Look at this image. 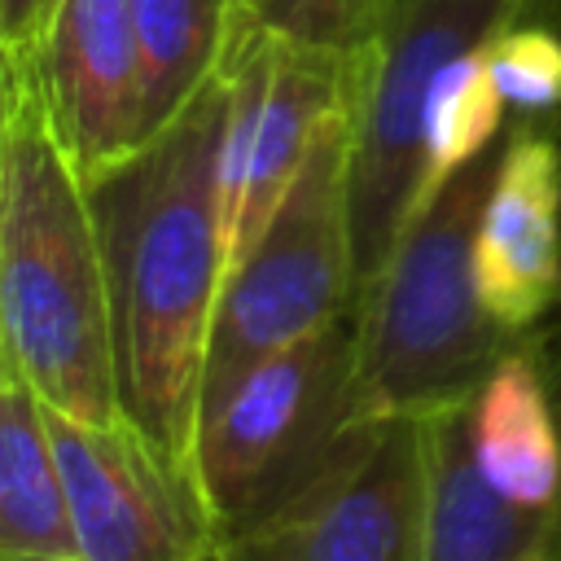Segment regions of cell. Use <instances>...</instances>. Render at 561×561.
<instances>
[{
  "label": "cell",
  "instance_id": "cell-1",
  "mask_svg": "<svg viewBox=\"0 0 561 561\" xmlns=\"http://www.w3.org/2000/svg\"><path fill=\"white\" fill-rule=\"evenodd\" d=\"M228 75L127 158L88 180L114 324L123 416L197 486L202 373L228 276L224 232Z\"/></svg>",
  "mask_w": 561,
  "mask_h": 561
},
{
  "label": "cell",
  "instance_id": "cell-2",
  "mask_svg": "<svg viewBox=\"0 0 561 561\" xmlns=\"http://www.w3.org/2000/svg\"><path fill=\"white\" fill-rule=\"evenodd\" d=\"M0 364L83 421H123L92 188L39 70L0 53Z\"/></svg>",
  "mask_w": 561,
  "mask_h": 561
},
{
  "label": "cell",
  "instance_id": "cell-3",
  "mask_svg": "<svg viewBox=\"0 0 561 561\" xmlns=\"http://www.w3.org/2000/svg\"><path fill=\"white\" fill-rule=\"evenodd\" d=\"M500 149L460 167L403 224L355 307V390L373 421L425 416L469 399L526 337L491 316L478 289V215Z\"/></svg>",
  "mask_w": 561,
  "mask_h": 561
},
{
  "label": "cell",
  "instance_id": "cell-4",
  "mask_svg": "<svg viewBox=\"0 0 561 561\" xmlns=\"http://www.w3.org/2000/svg\"><path fill=\"white\" fill-rule=\"evenodd\" d=\"M381 425L355 390V316L250 368L197 430V491L219 543L346 473Z\"/></svg>",
  "mask_w": 561,
  "mask_h": 561
},
{
  "label": "cell",
  "instance_id": "cell-5",
  "mask_svg": "<svg viewBox=\"0 0 561 561\" xmlns=\"http://www.w3.org/2000/svg\"><path fill=\"white\" fill-rule=\"evenodd\" d=\"M351 237V110L316 136L285 202L224 276L202 373V412L215 408L250 368L355 316ZM202 430V425H197Z\"/></svg>",
  "mask_w": 561,
  "mask_h": 561
},
{
  "label": "cell",
  "instance_id": "cell-6",
  "mask_svg": "<svg viewBox=\"0 0 561 561\" xmlns=\"http://www.w3.org/2000/svg\"><path fill=\"white\" fill-rule=\"evenodd\" d=\"M535 0H390L359 61L351 101V237L355 285H373L421 206L425 96L447 61L522 22ZM359 307V302H355Z\"/></svg>",
  "mask_w": 561,
  "mask_h": 561
},
{
  "label": "cell",
  "instance_id": "cell-7",
  "mask_svg": "<svg viewBox=\"0 0 561 561\" xmlns=\"http://www.w3.org/2000/svg\"><path fill=\"white\" fill-rule=\"evenodd\" d=\"M359 53L298 39L241 13L224 53L228 123H224V232L228 272L259 241L289 184L298 180L316 136L359 88Z\"/></svg>",
  "mask_w": 561,
  "mask_h": 561
},
{
  "label": "cell",
  "instance_id": "cell-8",
  "mask_svg": "<svg viewBox=\"0 0 561 561\" xmlns=\"http://www.w3.org/2000/svg\"><path fill=\"white\" fill-rule=\"evenodd\" d=\"M83 561H215L219 530L202 491L123 416L83 421L48 408Z\"/></svg>",
  "mask_w": 561,
  "mask_h": 561
},
{
  "label": "cell",
  "instance_id": "cell-9",
  "mask_svg": "<svg viewBox=\"0 0 561 561\" xmlns=\"http://www.w3.org/2000/svg\"><path fill=\"white\" fill-rule=\"evenodd\" d=\"M421 416H390L373 447L285 513L228 535L215 561H421Z\"/></svg>",
  "mask_w": 561,
  "mask_h": 561
},
{
  "label": "cell",
  "instance_id": "cell-10",
  "mask_svg": "<svg viewBox=\"0 0 561 561\" xmlns=\"http://www.w3.org/2000/svg\"><path fill=\"white\" fill-rule=\"evenodd\" d=\"M473 263L482 302L513 333L561 307V145L526 118L500 145Z\"/></svg>",
  "mask_w": 561,
  "mask_h": 561
},
{
  "label": "cell",
  "instance_id": "cell-11",
  "mask_svg": "<svg viewBox=\"0 0 561 561\" xmlns=\"http://www.w3.org/2000/svg\"><path fill=\"white\" fill-rule=\"evenodd\" d=\"M39 70L61 136L88 180L149 136L145 70L127 0H61L39 44Z\"/></svg>",
  "mask_w": 561,
  "mask_h": 561
},
{
  "label": "cell",
  "instance_id": "cell-12",
  "mask_svg": "<svg viewBox=\"0 0 561 561\" xmlns=\"http://www.w3.org/2000/svg\"><path fill=\"white\" fill-rule=\"evenodd\" d=\"M425 535L421 561H561V513L500 495L469 447V399L421 416Z\"/></svg>",
  "mask_w": 561,
  "mask_h": 561
},
{
  "label": "cell",
  "instance_id": "cell-13",
  "mask_svg": "<svg viewBox=\"0 0 561 561\" xmlns=\"http://www.w3.org/2000/svg\"><path fill=\"white\" fill-rule=\"evenodd\" d=\"M0 561H83L44 399L0 364Z\"/></svg>",
  "mask_w": 561,
  "mask_h": 561
},
{
  "label": "cell",
  "instance_id": "cell-14",
  "mask_svg": "<svg viewBox=\"0 0 561 561\" xmlns=\"http://www.w3.org/2000/svg\"><path fill=\"white\" fill-rule=\"evenodd\" d=\"M145 70V114L158 131L224 66L245 0H127Z\"/></svg>",
  "mask_w": 561,
  "mask_h": 561
},
{
  "label": "cell",
  "instance_id": "cell-15",
  "mask_svg": "<svg viewBox=\"0 0 561 561\" xmlns=\"http://www.w3.org/2000/svg\"><path fill=\"white\" fill-rule=\"evenodd\" d=\"M491 44V39H486ZM486 44L460 53L447 61L425 96V118H421V149H425V184L421 202L434 197L460 167L478 162L491 153L500 123H504V96L491 79Z\"/></svg>",
  "mask_w": 561,
  "mask_h": 561
},
{
  "label": "cell",
  "instance_id": "cell-16",
  "mask_svg": "<svg viewBox=\"0 0 561 561\" xmlns=\"http://www.w3.org/2000/svg\"><path fill=\"white\" fill-rule=\"evenodd\" d=\"M491 79L522 118L552 114L561 105V31L543 22H513L486 44Z\"/></svg>",
  "mask_w": 561,
  "mask_h": 561
},
{
  "label": "cell",
  "instance_id": "cell-17",
  "mask_svg": "<svg viewBox=\"0 0 561 561\" xmlns=\"http://www.w3.org/2000/svg\"><path fill=\"white\" fill-rule=\"evenodd\" d=\"M390 0H259L250 13L298 39L359 53L373 44Z\"/></svg>",
  "mask_w": 561,
  "mask_h": 561
},
{
  "label": "cell",
  "instance_id": "cell-18",
  "mask_svg": "<svg viewBox=\"0 0 561 561\" xmlns=\"http://www.w3.org/2000/svg\"><path fill=\"white\" fill-rule=\"evenodd\" d=\"M61 0H0V53H31L44 44Z\"/></svg>",
  "mask_w": 561,
  "mask_h": 561
},
{
  "label": "cell",
  "instance_id": "cell-19",
  "mask_svg": "<svg viewBox=\"0 0 561 561\" xmlns=\"http://www.w3.org/2000/svg\"><path fill=\"white\" fill-rule=\"evenodd\" d=\"M245 4H250V9H254V4H259V0H245Z\"/></svg>",
  "mask_w": 561,
  "mask_h": 561
}]
</instances>
